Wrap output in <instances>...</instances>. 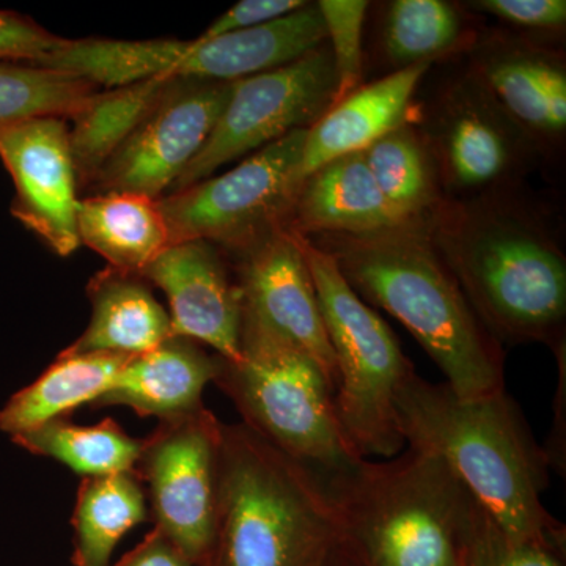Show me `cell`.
I'll use <instances>...</instances> for the list:
<instances>
[{"label": "cell", "mask_w": 566, "mask_h": 566, "mask_svg": "<svg viewBox=\"0 0 566 566\" xmlns=\"http://www.w3.org/2000/svg\"><path fill=\"white\" fill-rule=\"evenodd\" d=\"M397 412L406 447L441 458L506 535L560 549L565 528L542 502L549 461L505 390L461 400L412 371Z\"/></svg>", "instance_id": "cell-1"}, {"label": "cell", "mask_w": 566, "mask_h": 566, "mask_svg": "<svg viewBox=\"0 0 566 566\" xmlns=\"http://www.w3.org/2000/svg\"><path fill=\"white\" fill-rule=\"evenodd\" d=\"M308 238V237H305ZM368 305L415 335L461 400L505 390L504 352L472 311L427 221L364 237H311Z\"/></svg>", "instance_id": "cell-2"}, {"label": "cell", "mask_w": 566, "mask_h": 566, "mask_svg": "<svg viewBox=\"0 0 566 566\" xmlns=\"http://www.w3.org/2000/svg\"><path fill=\"white\" fill-rule=\"evenodd\" d=\"M499 197L442 199L427 219L431 241L499 344L539 342L558 352L565 348V255L542 226Z\"/></svg>", "instance_id": "cell-3"}, {"label": "cell", "mask_w": 566, "mask_h": 566, "mask_svg": "<svg viewBox=\"0 0 566 566\" xmlns=\"http://www.w3.org/2000/svg\"><path fill=\"white\" fill-rule=\"evenodd\" d=\"M340 536L312 469L244 423L222 424L214 545L203 566H315Z\"/></svg>", "instance_id": "cell-4"}, {"label": "cell", "mask_w": 566, "mask_h": 566, "mask_svg": "<svg viewBox=\"0 0 566 566\" xmlns=\"http://www.w3.org/2000/svg\"><path fill=\"white\" fill-rule=\"evenodd\" d=\"M345 542L367 566H463L474 497L433 453L408 447L323 480Z\"/></svg>", "instance_id": "cell-5"}, {"label": "cell", "mask_w": 566, "mask_h": 566, "mask_svg": "<svg viewBox=\"0 0 566 566\" xmlns=\"http://www.w3.org/2000/svg\"><path fill=\"white\" fill-rule=\"evenodd\" d=\"M296 237L333 346L334 411L346 446L359 460L400 455L406 442L397 395L415 367L389 324L354 292L333 256L303 234Z\"/></svg>", "instance_id": "cell-6"}, {"label": "cell", "mask_w": 566, "mask_h": 566, "mask_svg": "<svg viewBox=\"0 0 566 566\" xmlns=\"http://www.w3.org/2000/svg\"><path fill=\"white\" fill-rule=\"evenodd\" d=\"M214 385L232 400L241 423L319 479L345 474L363 461L342 436L334 389L322 368L244 315L240 357L222 359Z\"/></svg>", "instance_id": "cell-7"}, {"label": "cell", "mask_w": 566, "mask_h": 566, "mask_svg": "<svg viewBox=\"0 0 566 566\" xmlns=\"http://www.w3.org/2000/svg\"><path fill=\"white\" fill-rule=\"evenodd\" d=\"M307 129H296L245 156L232 170L158 199L170 244L202 240L243 253L289 227L303 185Z\"/></svg>", "instance_id": "cell-8"}, {"label": "cell", "mask_w": 566, "mask_h": 566, "mask_svg": "<svg viewBox=\"0 0 566 566\" xmlns=\"http://www.w3.org/2000/svg\"><path fill=\"white\" fill-rule=\"evenodd\" d=\"M335 95L337 74L327 43L281 69L232 82L207 144L167 193L207 180L286 134L311 128L334 106Z\"/></svg>", "instance_id": "cell-9"}, {"label": "cell", "mask_w": 566, "mask_h": 566, "mask_svg": "<svg viewBox=\"0 0 566 566\" xmlns=\"http://www.w3.org/2000/svg\"><path fill=\"white\" fill-rule=\"evenodd\" d=\"M424 142L446 200L499 197L534 161L536 145L465 73L431 107Z\"/></svg>", "instance_id": "cell-10"}, {"label": "cell", "mask_w": 566, "mask_h": 566, "mask_svg": "<svg viewBox=\"0 0 566 566\" xmlns=\"http://www.w3.org/2000/svg\"><path fill=\"white\" fill-rule=\"evenodd\" d=\"M222 424L205 406L163 420L144 439L136 468L150 491L155 527L196 566L207 565L214 545Z\"/></svg>", "instance_id": "cell-11"}, {"label": "cell", "mask_w": 566, "mask_h": 566, "mask_svg": "<svg viewBox=\"0 0 566 566\" xmlns=\"http://www.w3.org/2000/svg\"><path fill=\"white\" fill-rule=\"evenodd\" d=\"M232 82L175 80L93 181L99 193L161 199L197 158L221 117Z\"/></svg>", "instance_id": "cell-12"}, {"label": "cell", "mask_w": 566, "mask_h": 566, "mask_svg": "<svg viewBox=\"0 0 566 566\" xmlns=\"http://www.w3.org/2000/svg\"><path fill=\"white\" fill-rule=\"evenodd\" d=\"M326 40L318 7L308 2L270 24L214 39L137 41L134 61L140 81L237 82L300 61Z\"/></svg>", "instance_id": "cell-13"}, {"label": "cell", "mask_w": 566, "mask_h": 566, "mask_svg": "<svg viewBox=\"0 0 566 566\" xmlns=\"http://www.w3.org/2000/svg\"><path fill=\"white\" fill-rule=\"evenodd\" d=\"M0 161L13 180V218L59 256L76 251L80 182L65 118H33L0 128Z\"/></svg>", "instance_id": "cell-14"}, {"label": "cell", "mask_w": 566, "mask_h": 566, "mask_svg": "<svg viewBox=\"0 0 566 566\" xmlns=\"http://www.w3.org/2000/svg\"><path fill=\"white\" fill-rule=\"evenodd\" d=\"M240 256L237 283L245 318L307 354L335 390L333 346L296 233L283 227Z\"/></svg>", "instance_id": "cell-15"}, {"label": "cell", "mask_w": 566, "mask_h": 566, "mask_svg": "<svg viewBox=\"0 0 566 566\" xmlns=\"http://www.w3.org/2000/svg\"><path fill=\"white\" fill-rule=\"evenodd\" d=\"M140 277L169 300L174 335L210 346L227 363L238 360L243 303L218 245L202 240L170 244Z\"/></svg>", "instance_id": "cell-16"}, {"label": "cell", "mask_w": 566, "mask_h": 566, "mask_svg": "<svg viewBox=\"0 0 566 566\" xmlns=\"http://www.w3.org/2000/svg\"><path fill=\"white\" fill-rule=\"evenodd\" d=\"M469 73L536 148L566 132V69L557 51L535 41L493 35L471 48Z\"/></svg>", "instance_id": "cell-17"}, {"label": "cell", "mask_w": 566, "mask_h": 566, "mask_svg": "<svg viewBox=\"0 0 566 566\" xmlns=\"http://www.w3.org/2000/svg\"><path fill=\"white\" fill-rule=\"evenodd\" d=\"M222 359L202 345L172 335L150 352L132 357L109 392L93 408L128 406L137 416L178 419L202 408L205 387L214 382Z\"/></svg>", "instance_id": "cell-18"}, {"label": "cell", "mask_w": 566, "mask_h": 566, "mask_svg": "<svg viewBox=\"0 0 566 566\" xmlns=\"http://www.w3.org/2000/svg\"><path fill=\"white\" fill-rule=\"evenodd\" d=\"M431 65L390 71L381 80L357 87L307 129L301 178L324 164L364 151L387 133L409 122L412 99Z\"/></svg>", "instance_id": "cell-19"}, {"label": "cell", "mask_w": 566, "mask_h": 566, "mask_svg": "<svg viewBox=\"0 0 566 566\" xmlns=\"http://www.w3.org/2000/svg\"><path fill=\"white\" fill-rule=\"evenodd\" d=\"M405 226L390 210L363 151L340 156L305 177L286 229L303 237H364Z\"/></svg>", "instance_id": "cell-20"}, {"label": "cell", "mask_w": 566, "mask_h": 566, "mask_svg": "<svg viewBox=\"0 0 566 566\" xmlns=\"http://www.w3.org/2000/svg\"><path fill=\"white\" fill-rule=\"evenodd\" d=\"M92 318L66 353H107L136 357L172 337L170 316L144 279L107 268L88 285Z\"/></svg>", "instance_id": "cell-21"}, {"label": "cell", "mask_w": 566, "mask_h": 566, "mask_svg": "<svg viewBox=\"0 0 566 566\" xmlns=\"http://www.w3.org/2000/svg\"><path fill=\"white\" fill-rule=\"evenodd\" d=\"M132 357L107 353H66L0 409V431L13 438L51 422L66 419L74 409L93 405L109 392Z\"/></svg>", "instance_id": "cell-22"}, {"label": "cell", "mask_w": 566, "mask_h": 566, "mask_svg": "<svg viewBox=\"0 0 566 566\" xmlns=\"http://www.w3.org/2000/svg\"><path fill=\"white\" fill-rule=\"evenodd\" d=\"M81 244L99 253L109 268L140 275L170 245L158 200L137 193L107 192L80 200Z\"/></svg>", "instance_id": "cell-23"}, {"label": "cell", "mask_w": 566, "mask_h": 566, "mask_svg": "<svg viewBox=\"0 0 566 566\" xmlns=\"http://www.w3.org/2000/svg\"><path fill=\"white\" fill-rule=\"evenodd\" d=\"M175 77L158 76L96 92L71 120L70 148L77 182L93 185L104 164L125 144Z\"/></svg>", "instance_id": "cell-24"}, {"label": "cell", "mask_w": 566, "mask_h": 566, "mask_svg": "<svg viewBox=\"0 0 566 566\" xmlns=\"http://www.w3.org/2000/svg\"><path fill=\"white\" fill-rule=\"evenodd\" d=\"M147 494L136 472L82 479L73 510L74 566H111L123 536L148 520Z\"/></svg>", "instance_id": "cell-25"}, {"label": "cell", "mask_w": 566, "mask_h": 566, "mask_svg": "<svg viewBox=\"0 0 566 566\" xmlns=\"http://www.w3.org/2000/svg\"><path fill=\"white\" fill-rule=\"evenodd\" d=\"M363 155L379 191L401 222L427 221L444 199L430 148L411 122L374 142Z\"/></svg>", "instance_id": "cell-26"}, {"label": "cell", "mask_w": 566, "mask_h": 566, "mask_svg": "<svg viewBox=\"0 0 566 566\" xmlns=\"http://www.w3.org/2000/svg\"><path fill=\"white\" fill-rule=\"evenodd\" d=\"M11 441L32 455L65 464L84 479L136 472L144 449V439L132 438L114 419L93 427H81L69 419L51 420L13 436Z\"/></svg>", "instance_id": "cell-27"}, {"label": "cell", "mask_w": 566, "mask_h": 566, "mask_svg": "<svg viewBox=\"0 0 566 566\" xmlns=\"http://www.w3.org/2000/svg\"><path fill=\"white\" fill-rule=\"evenodd\" d=\"M472 44L460 10L444 0H395L387 9L382 51L394 71L433 65Z\"/></svg>", "instance_id": "cell-28"}, {"label": "cell", "mask_w": 566, "mask_h": 566, "mask_svg": "<svg viewBox=\"0 0 566 566\" xmlns=\"http://www.w3.org/2000/svg\"><path fill=\"white\" fill-rule=\"evenodd\" d=\"M96 93L81 77L32 63L0 62V128L33 118H71Z\"/></svg>", "instance_id": "cell-29"}, {"label": "cell", "mask_w": 566, "mask_h": 566, "mask_svg": "<svg viewBox=\"0 0 566 566\" xmlns=\"http://www.w3.org/2000/svg\"><path fill=\"white\" fill-rule=\"evenodd\" d=\"M558 547L512 538L479 502H472L463 535V566H564Z\"/></svg>", "instance_id": "cell-30"}, {"label": "cell", "mask_w": 566, "mask_h": 566, "mask_svg": "<svg viewBox=\"0 0 566 566\" xmlns=\"http://www.w3.org/2000/svg\"><path fill=\"white\" fill-rule=\"evenodd\" d=\"M326 28L327 46L337 74L335 103L356 91L363 74V33L367 0H319L316 2ZM334 103V104H335Z\"/></svg>", "instance_id": "cell-31"}, {"label": "cell", "mask_w": 566, "mask_h": 566, "mask_svg": "<svg viewBox=\"0 0 566 566\" xmlns=\"http://www.w3.org/2000/svg\"><path fill=\"white\" fill-rule=\"evenodd\" d=\"M65 39L41 28L31 18L0 10V62L39 65L62 46Z\"/></svg>", "instance_id": "cell-32"}, {"label": "cell", "mask_w": 566, "mask_h": 566, "mask_svg": "<svg viewBox=\"0 0 566 566\" xmlns=\"http://www.w3.org/2000/svg\"><path fill=\"white\" fill-rule=\"evenodd\" d=\"M469 9L532 31H560L566 24L565 0H476Z\"/></svg>", "instance_id": "cell-33"}, {"label": "cell", "mask_w": 566, "mask_h": 566, "mask_svg": "<svg viewBox=\"0 0 566 566\" xmlns=\"http://www.w3.org/2000/svg\"><path fill=\"white\" fill-rule=\"evenodd\" d=\"M307 3L305 0H243L212 22L200 39H214L226 33L260 28L303 9Z\"/></svg>", "instance_id": "cell-34"}, {"label": "cell", "mask_w": 566, "mask_h": 566, "mask_svg": "<svg viewBox=\"0 0 566 566\" xmlns=\"http://www.w3.org/2000/svg\"><path fill=\"white\" fill-rule=\"evenodd\" d=\"M114 566H196L158 528L153 527L132 553L123 556Z\"/></svg>", "instance_id": "cell-35"}, {"label": "cell", "mask_w": 566, "mask_h": 566, "mask_svg": "<svg viewBox=\"0 0 566 566\" xmlns=\"http://www.w3.org/2000/svg\"><path fill=\"white\" fill-rule=\"evenodd\" d=\"M315 566H367L364 564L363 558L357 556L356 551L353 549L348 543L345 542L344 536L335 539L333 545L327 547L326 553L319 558L318 564Z\"/></svg>", "instance_id": "cell-36"}]
</instances>
